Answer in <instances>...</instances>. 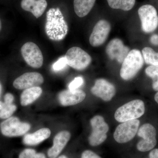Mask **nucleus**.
I'll return each mask as SVG.
<instances>
[{
  "mask_svg": "<svg viewBox=\"0 0 158 158\" xmlns=\"http://www.w3.org/2000/svg\"><path fill=\"white\" fill-rule=\"evenodd\" d=\"M149 158H158V148L153 149L150 152Z\"/></svg>",
  "mask_w": 158,
  "mask_h": 158,
  "instance_id": "31",
  "label": "nucleus"
},
{
  "mask_svg": "<svg viewBox=\"0 0 158 158\" xmlns=\"http://www.w3.org/2000/svg\"><path fill=\"white\" fill-rule=\"evenodd\" d=\"M144 63V59L140 51L133 49L130 51L123 62L120 77L125 81L133 79L141 70Z\"/></svg>",
  "mask_w": 158,
  "mask_h": 158,
  "instance_id": "2",
  "label": "nucleus"
},
{
  "mask_svg": "<svg viewBox=\"0 0 158 158\" xmlns=\"http://www.w3.org/2000/svg\"><path fill=\"white\" fill-rule=\"evenodd\" d=\"M42 93V89L38 86L25 89L21 95V104L23 106L31 104L39 98Z\"/></svg>",
  "mask_w": 158,
  "mask_h": 158,
  "instance_id": "19",
  "label": "nucleus"
},
{
  "mask_svg": "<svg viewBox=\"0 0 158 158\" xmlns=\"http://www.w3.org/2000/svg\"><path fill=\"white\" fill-rule=\"evenodd\" d=\"M33 158H46V157L44 154L39 153H36Z\"/></svg>",
  "mask_w": 158,
  "mask_h": 158,
  "instance_id": "32",
  "label": "nucleus"
},
{
  "mask_svg": "<svg viewBox=\"0 0 158 158\" xmlns=\"http://www.w3.org/2000/svg\"><path fill=\"white\" fill-rule=\"evenodd\" d=\"M45 31L50 39L60 40L64 39L68 33L67 23L59 8H52L47 12Z\"/></svg>",
  "mask_w": 158,
  "mask_h": 158,
  "instance_id": "1",
  "label": "nucleus"
},
{
  "mask_svg": "<svg viewBox=\"0 0 158 158\" xmlns=\"http://www.w3.org/2000/svg\"><path fill=\"white\" fill-rule=\"evenodd\" d=\"M145 112V106L141 100L131 101L118 108L114 114L116 121L123 123L140 118Z\"/></svg>",
  "mask_w": 158,
  "mask_h": 158,
  "instance_id": "3",
  "label": "nucleus"
},
{
  "mask_svg": "<svg viewBox=\"0 0 158 158\" xmlns=\"http://www.w3.org/2000/svg\"><path fill=\"white\" fill-rule=\"evenodd\" d=\"M110 23L106 20H100L94 27L89 38L90 45L97 47L103 44L107 39L111 31Z\"/></svg>",
  "mask_w": 158,
  "mask_h": 158,
  "instance_id": "11",
  "label": "nucleus"
},
{
  "mask_svg": "<svg viewBox=\"0 0 158 158\" xmlns=\"http://www.w3.org/2000/svg\"><path fill=\"white\" fill-rule=\"evenodd\" d=\"M1 28H2V23H1V20H0V31H1Z\"/></svg>",
  "mask_w": 158,
  "mask_h": 158,
  "instance_id": "37",
  "label": "nucleus"
},
{
  "mask_svg": "<svg viewBox=\"0 0 158 158\" xmlns=\"http://www.w3.org/2000/svg\"><path fill=\"white\" fill-rule=\"evenodd\" d=\"M17 109V107L13 104H6L4 102V106L0 111V118L7 119L11 117Z\"/></svg>",
  "mask_w": 158,
  "mask_h": 158,
  "instance_id": "24",
  "label": "nucleus"
},
{
  "mask_svg": "<svg viewBox=\"0 0 158 158\" xmlns=\"http://www.w3.org/2000/svg\"><path fill=\"white\" fill-rule=\"evenodd\" d=\"M44 81L43 77L37 72L26 73L17 78L13 82V86L19 90L38 87Z\"/></svg>",
  "mask_w": 158,
  "mask_h": 158,
  "instance_id": "13",
  "label": "nucleus"
},
{
  "mask_svg": "<svg viewBox=\"0 0 158 158\" xmlns=\"http://www.w3.org/2000/svg\"><path fill=\"white\" fill-rule=\"evenodd\" d=\"M140 121L133 119L118 125L113 135L114 139L118 143H125L131 140L138 133Z\"/></svg>",
  "mask_w": 158,
  "mask_h": 158,
  "instance_id": "9",
  "label": "nucleus"
},
{
  "mask_svg": "<svg viewBox=\"0 0 158 158\" xmlns=\"http://www.w3.org/2000/svg\"><path fill=\"white\" fill-rule=\"evenodd\" d=\"M142 56L147 64L158 67V52L150 47H145L142 50Z\"/></svg>",
  "mask_w": 158,
  "mask_h": 158,
  "instance_id": "22",
  "label": "nucleus"
},
{
  "mask_svg": "<svg viewBox=\"0 0 158 158\" xmlns=\"http://www.w3.org/2000/svg\"><path fill=\"white\" fill-rule=\"evenodd\" d=\"M37 153L33 149H26L20 154L19 158H33Z\"/></svg>",
  "mask_w": 158,
  "mask_h": 158,
  "instance_id": "27",
  "label": "nucleus"
},
{
  "mask_svg": "<svg viewBox=\"0 0 158 158\" xmlns=\"http://www.w3.org/2000/svg\"><path fill=\"white\" fill-rule=\"evenodd\" d=\"M86 97V93L83 90H66L60 92L58 95L60 103L64 106H73L81 102Z\"/></svg>",
  "mask_w": 158,
  "mask_h": 158,
  "instance_id": "15",
  "label": "nucleus"
},
{
  "mask_svg": "<svg viewBox=\"0 0 158 158\" xmlns=\"http://www.w3.org/2000/svg\"><path fill=\"white\" fill-rule=\"evenodd\" d=\"M138 14L141 28L144 33H150L155 31L158 25V15L154 6L150 5L141 6L138 9Z\"/></svg>",
  "mask_w": 158,
  "mask_h": 158,
  "instance_id": "6",
  "label": "nucleus"
},
{
  "mask_svg": "<svg viewBox=\"0 0 158 158\" xmlns=\"http://www.w3.org/2000/svg\"><path fill=\"white\" fill-rule=\"evenodd\" d=\"M108 5L113 9L131 10L135 6V0H107Z\"/></svg>",
  "mask_w": 158,
  "mask_h": 158,
  "instance_id": "21",
  "label": "nucleus"
},
{
  "mask_svg": "<svg viewBox=\"0 0 158 158\" xmlns=\"http://www.w3.org/2000/svg\"><path fill=\"white\" fill-rule=\"evenodd\" d=\"M129 52V48L118 38L112 40L106 48V52L109 58L120 63H123Z\"/></svg>",
  "mask_w": 158,
  "mask_h": 158,
  "instance_id": "14",
  "label": "nucleus"
},
{
  "mask_svg": "<svg viewBox=\"0 0 158 158\" xmlns=\"http://www.w3.org/2000/svg\"><path fill=\"white\" fill-rule=\"evenodd\" d=\"M81 158H102L93 152L86 150L82 153Z\"/></svg>",
  "mask_w": 158,
  "mask_h": 158,
  "instance_id": "28",
  "label": "nucleus"
},
{
  "mask_svg": "<svg viewBox=\"0 0 158 158\" xmlns=\"http://www.w3.org/2000/svg\"><path fill=\"white\" fill-rule=\"evenodd\" d=\"M84 83V79L82 77H77L69 84V89L71 90H77L78 88L81 86Z\"/></svg>",
  "mask_w": 158,
  "mask_h": 158,
  "instance_id": "25",
  "label": "nucleus"
},
{
  "mask_svg": "<svg viewBox=\"0 0 158 158\" xmlns=\"http://www.w3.org/2000/svg\"><path fill=\"white\" fill-rule=\"evenodd\" d=\"M90 123L92 131L88 138L89 144L92 146H98L107 139L109 125L105 121L103 117L99 115L91 118Z\"/></svg>",
  "mask_w": 158,
  "mask_h": 158,
  "instance_id": "4",
  "label": "nucleus"
},
{
  "mask_svg": "<svg viewBox=\"0 0 158 158\" xmlns=\"http://www.w3.org/2000/svg\"><path fill=\"white\" fill-rule=\"evenodd\" d=\"M150 41L152 44L154 45H158V35L153 34L151 37Z\"/></svg>",
  "mask_w": 158,
  "mask_h": 158,
  "instance_id": "30",
  "label": "nucleus"
},
{
  "mask_svg": "<svg viewBox=\"0 0 158 158\" xmlns=\"http://www.w3.org/2000/svg\"><path fill=\"white\" fill-rule=\"evenodd\" d=\"M66 65H67V64L66 58L65 57H62L54 63L52 68L55 71L61 70L66 67Z\"/></svg>",
  "mask_w": 158,
  "mask_h": 158,
  "instance_id": "26",
  "label": "nucleus"
},
{
  "mask_svg": "<svg viewBox=\"0 0 158 158\" xmlns=\"http://www.w3.org/2000/svg\"><path fill=\"white\" fill-rule=\"evenodd\" d=\"M70 133L67 131H62L55 136L53 145L48 150V154L50 158H56L69 141Z\"/></svg>",
  "mask_w": 158,
  "mask_h": 158,
  "instance_id": "16",
  "label": "nucleus"
},
{
  "mask_svg": "<svg viewBox=\"0 0 158 158\" xmlns=\"http://www.w3.org/2000/svg\"><path fill=\"white\" fill-rule=\"evenodd\" d=\"M91 92L94 95L100 98L105 101L111 100L116 93V88L112 83L104 79H99L95 81Z\"/></svg>",
  "mask_w": 158,
  "mask_h": 158,
  "instance_id": "12",
  "label": "nucleus"
},
{
  "mask_svg": "<svg viewBox=\"0 0 158 158\" xmlns=\"http://www.w3.org/2000/svg\"><path fill=\"white\" fill-rule=\"evenodd\" d=\"M31 128V125L27 123L20 121L16 117H10L0 124L1 132L3 135L12 137L22 136Z\"/></svg>",
  "mask_w": 158,
  "mask_h": 158,
  "instance_id": "8",
  "label": "nucleus"
},
{
  "mask_svg": "<svg viewBox=\"0 0 158 158\" xmlns=\"http://www.w3.org/2000/svg\"><path fill=\"white\" fill-rule=\"evenodd\" d=\"M51 134L49 129L43 128L33 134L26 135L23 139V142L27 145H37L48 139L50 136Z\"/></svg>",
  "mask_w": 158,
  "mask_h": 158,
  "instance_id": "18",
  "label": "nucleus"
},
{
  "mask_svg": "<svg viewBox=\"0 0 158 158\" xmlns=\"http://www.w3.org/2000/svg\"><path fill=\"white\" fill-rule=\"evenodd\" d=\"M67 65L78 70H82L89 66L92 61L90 55L77 47L71 48L65 54Z\"/></svg>",
  "mask_w": 158,
  "mask_h": 158,
  "instance_id": "5",
  "label": "nucleus"
},
{
  "mask_svg": "<svg viewBox=\"0 0 158 158\" xmlns=\"http://www.w3.org/2000/svg\"><path fill=\"white\" fill-rule=\"evenodd\" d=\"M21 6L24 10L31 12L38 18L45 11L48 3L46 0H22Z\"/></svg>",
  "mask_w": 158,
  "mask_h": 158,
  "instance_id": "17",
  "label": "nucleus"
},
{
  "mask_svg": "<svg viewBox=\"0 0 158 158\" xmlns=\"http://www.w3.org/2000/svg\"><path fill=\"white\" fill-rule=\"evenodd\" d=\"M22 56L28 65L34 68H40L43 63V56L38 46L32 42L26 43L21 49Z\"/></svg>",
  "mask_w": 158,
  "mask_h": 158,
  "instance_id": "10",
  "label": "nucleus"
},
{
  "mask_svg": "<svg viewBox=\"0 0 158 158\" xmlns=\"http://www.w3.org/2000/svg\"><path fill=\"white\" fill-rule=\"evenodd\" d=\"M155 100L158 104V91L154 97Z\"/></svg>",
  "mask_w": 158,
  "mask_h": 158,
  "instance_id": "33",
  "label": "nucleus"
},
{
  "mask_svg": "<svg viewBox=\"0 0 158 158\" xmlns=\"http://www.w3.org/2000/svg\"><path fill=\"white\" fill-rule=\"evenodd\" d=\"M138 135L142 138L137 144V149L141 152L151 150L157 143L156 131L155 128L150 123L142 125L138 129Z\"/></svg>",
  "mask_w": 158,
  "mask_h": 158,
  "instance_id": "7",
  "label": "nucleus"
},
{
  "mask_svg": "<svg viewBox=\"0 0 158 158\" xmlns=\"http://www.w3.org/2000/svg\"><path fill=\"white\" fill-rule=\"evenodd\" d=\"M145 73L152 80V88L154 90L158 91V67L148 66L145 69Z\"/></svg>",
  "mask_w": 158,
  "mask_h": 158,
  "instance_id": "23",
  "label": "nucleus"
},
{
  "mask_svg": "<svg viewBox=\"0 0 158 158\" xmlns=\"http://www.w3.org/2000/svg\"><path fill=\"white\" fill-rule=\"evenodd\" d=\"M59 158H68L67 157H66V156H60V157Z\"/></svg>",
  "mask_w": 158,
  "mask_h": 158,
  "instance_id": "36",
  "label": "nucleus"
},
{
  "mask_svg": "<svg viewBox=\"0 0 158 158\" xmlns=\"http://www.w3.org/2000/svg\"><path fill=\"white\" fill-rule=\"evenodd\" d=\"M14 100V96L11 93H7L5 95V97H4V101H5L4 102L6 104H13Z\"/></svg>",
  "mask_w": 158,
  "mask_h": 158,
  "instance_id": "29",
  "label": "nucleus"
},
{
  "mask_svg": "<svg viewBox=\"0 0 158 158\" xmlns=\"http://www.w3.org/2000/svg\"><path fill=\"white\" fill-rule=\"evenodd\" d=\"M2 86L1 85V83H0V96H1V93H2Z\"/></svg>",
  "mask_w": 158,
  "mask_h": 158,
  "instance_id": "35",
  "label": "nucleus"
},
{
  "mask_svg": "<svg viewBox=\"0 0 158 158\" xmlns=\"http://www.w3.org/2000/svg\"><path fill=\"white\" fill-rule=\"evenodd\" d=\"M4 102L0 101V111H1V110H2L3 108H4Z\"/></svg>",
  "mask_w": 158,
  "mask_h": 158,
  "instance_id": "34",
  "label": "nucleus"
},
{
  "mask_svg": "<svg viewBox=\"0 0 158 158\" xmlns=\"http://www.w3.org/2000/svg\"><path fill=\"white\" fill-rule=\"evenodd\" d=\"M96 0H74L73 6L76 14L79 17H84L90 12Z\"/></svg>",
  "mask_w": 158,
  "mask_h": 158,
  "instance_id": "20",
  "label": "nucleus"
}]
</instances>
